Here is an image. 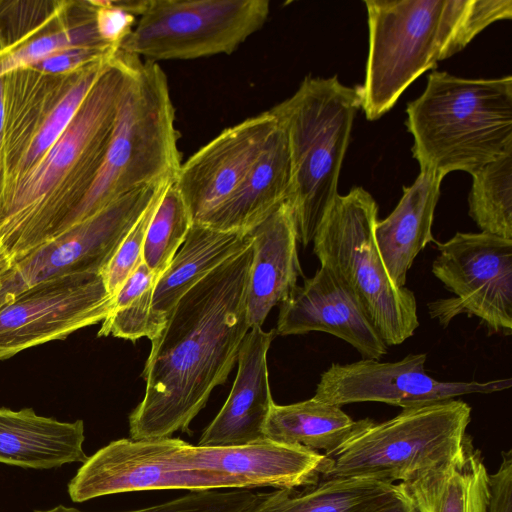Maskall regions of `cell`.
Wrapping results in <instances>:
<instances>
[{
  "label": "cell",
  "mask_w": 512,
  "mask_h": 512,
  "mask_svg": "<svg viewBox=\"0 0 512 512\" xmlns=\"http://www.w3.org/2000/svg\"><path fill=\"white\" fill-rule=\"evenodd\" d=\"M471 411L466 402L451 399L403 409L380 423L358 420L340 445L323 453L320 479L410 481L457 453L468 435Z\"/></svg>",
  "instance_id": "cell-7"
},
{
  "label": "cell",
  "mask_w": 512,
  "mask_h": 512,
  "mask_svg": "<svg viewBox=\"0 0 512 512\" xmlns=\"http://www.w3.org/2000/svg\"><path fill=\"white\" fill-rule=\"evenodd\" d=\"M171 181L165 182L158 188L145 211L130 229L108 264L102 270L101 276L110 296L113 297L117 293L125 280L143 261V246L147 228L166 186Z\"/></svg>",
  "instance_id": "cell-32"
},
{
  "label": "cell",
  "mask_w": 512,
  "mask_h": 512,
  "mask_svg": "<svg viewBox=\"0 0 512 512\" xmlns=\"http://www.w3.org/2000/svg\"><path fill=\"white\" fill-rule=\"evenodd\" d=\"M275 330L282 336L325 332L349 343L362 359L379 361L387 354L388 346L358 297L322 265L280 303Z\"/></svg>",
  "instance_id": "cell-16"
},
{
  "label": "cell",
  "mask_w": 512,
  "mask_h": 512,
  "mask_svg": "<svg viewBox=\"0 0 512 512\" xmlns=\"http://www.w3.org/2000/svg\"><path fill=\"white\" fill-rule=\"evenodd\" d=\"M253 260L247 312L250 327H262L271 309L283 302L302 275L298 231L291 205L283 202L250 232Z\"/></svg>",
  "instance_id": "cell-18"
},
{
  "label": "cell",
  "mask_w": 512,
  "mask_h": 512,
  "mask_svg": "<svg viewBox=\"0 0 512 512\" xmlns=\"http://www.w3.org/2000/svg\"><path fill=\"white\" fill-rule=\"evenodd\" d=\"M433 275L454 297L428 304L431 318L446 327L466 314L490 332H512V239L484 232H457L437 243Z\"/></svg>",
  "instance_id": "cell-10"
},
{
  "label": "cell",
  "mask_w": 512,
  "mask_h": 512,
  "mask_svg": "<svg viewBox=\"0 0 512 512\" xmlns=\"http://www.w3.org/2000/svg\"><path fill=\"white\" fill-rule=\"evenodd\" d=\"M165 182L132 191L16 261L0 281V309L39 283L72 274H101Z\"/></svg>",
  "instance_id": "cell-11"
},
{
  "label": "cell",
  "mask_w": 512,
  "mask_h": 512,
  "mask_svg": "<svg viewBox=\"0 0 512 512\" xmlns=\"http://www.w3.org/2000/svg\"><path fill=\"white\" fill-rule=\"evenodd\" d=\"M114 55L83 67L76 81L51 110L23 154L18 166L19 172H25L40 160L64 133Z\"/></svg>",
  "instance_id": "cell-29"
},
{
  "label": "cell",
  "mask_w": 512,
  "mask_h": 512,
  "mask_svg": "<svg viewBox=\"0 0 512 512\" xmlns=\"http://www.w3.org/2000/svg\"><path fill=\"white\" fill-rule=\"evenodd\" d=\"M424 353L409 354L395 362L361 359L333 363L325 370L312 398L343 406L381 402L403 409L429 405L468 394H489L509 389L511 378L479 381H441L426 373Z\"/></svg>",
  "instance_id": "cell-13"
},
{
  "label": "cell",
  "mask_w": 512,
  "mask_h": 512,
  "mask_svg": "<svg viewBox=\"0 0 512 512\" xmlns=\"http://www.w3.org/2000/svg\"><path fill=\"white\" fill-rule=\"evenodd\" d=\"M488 475L481 452L467 435L450 460L398 484L421 512H486Z\"/></svg>",
  "instance_id": "cell-23"
},
{
  "label": "cell",
  "mask_w": 512,
  "mask_h": 512,
  "mask_svg": "<svg viewBox=\"0 0 512 512\" xmlns=\"http://www.w3.org/2000/svg\"><path fill=\"white\" fill-rule=\"evenodd\" d=\"M222 488L239 489L229 478L180 469L173 457L172 437L157 440L123 438L89 456L69 482L68 493L72 501L84 502L125 492Z\"/></svg>",
  "instance_id": "cell-14"
},
{
  "label": "cell",
  "mask_w": 512,
  "mask_h": 512,
  "mask_svg": "<svg viewBox=\"0 0 512 512\" xmlns=\"http://www.w3.org/2000/svg\"><path fill=\"white\" fill-rule=\"evenodd\" d=\"M444 177L420 171L414 183L403 187L395 209L377 221L374 235L378 250L393 282L404 287L417 255L432 241L435 208Z\"/></svg>",
  "instance_id": "cell-21"
},
{
  "label": "cell",
  "mask_w": 512,
  "mask_h": 512,
  "mask_svg": "<svg viewBox=\"0 0 512 512\" xmlns=\"http://www.w3.org/2000/svg\"><path fill=\"white\" fill-rule=\"evenodd\" d=\"M112 299L100 273L62 276L19 293L0 309V360L103 321Z\"/></svg>",
  "instance_id": "cell-12"
},
{
  "label": "cell",
  "mask_w": 512,
  "mask_h": 512,
  "mask_svg": "<svg viewBox=\"0 0 512 512\" xmlns=\"http://www.w3.org/2000/svg\"><path fill=\"white\" fill-rule=\"evenodd\" d=\"M377 216L364 188L338 194L315 232L313 253L355 293L385 344L399 345L419 327L417 302L386 269L374 235Z\"/></svg>",
  "instance_id": "cell-8"
},
{
  "label": "cell",
  "mask_w": 512,
  "mask_h": 512,
  "mask_svg": "<svg viewBox=\"0 0 512 512\" xmlns=\"http://www.w3.org/2000/svg\"><path fill=\"white\" fill-rule=\"evenodd\" d=\"M193 224L175 180L166 186L146 231L143 262L159 277L168 268Z\"/></svg>",
  "instance_id": "cell-28"
},
{
  "label": "cell",
  "mask_w": 512,
  "mask_h": 512,
  "mask_svg": "<svg viewBox=\"0 0 512 512\" xmlns=\"http://www.w3.org/2000/svg\"><path fill=\"white\" fill-rule=\"evenodd\" d=\"M291 175L288 137L278 122L239 187L199 223L219 230L249 233L288 200Z\"/></svg>",
  "instance_id": "cell-19"
},
{
  "label": "cell",
  "mask_w": 512,
  "mask_h": 512,
  "mask_svg": "<svg viewBox=\"0 0 512 512\" xmlns=\"http://www.w3.org/2000/svg\"><path fill=\"white\" fill-rule=\"evenodd\" d=\"M158 279L142 261L113 296L111 311L102 321L97 336L112 335L132 341L156 338L159 331L152 319L151 303Z\"/></svg>",
  "instance_id": "cell-27"
},
{
  "label": "cell",
  "mask_w": 512,
  "mask_h": 512,
  "mask_svg": "<svg viewBox=\"0 0 512 512\" xmlns=\"http://www.w3.org/2000/svg\"><path fill=\"white\" fill-rule=\"evenodd\" d=\"M14 262L0 243V281L11 271Z\"/></svg>",
  "instance_id": "cell-36"
},
{
  "label": "cell",
  "mask_w": 512,
  "mask_h": 512,
  "mask_svg": "<svg viewBox=\"0 0 512 512\" xmlns=\"http://www.w3.org/2000/svg\"><path fill=\"white\" fill-rule=\"evenodd\" d=\"M94 20L99 38L109 47L119 50L139 16L141 1H95Z\"/></svg>",
  "instance_id": "cell-33"
},
{
  "label": "cell",
  "mask_w": 512,
  "mask_h": 512,
  "mask_svg": "<svg viewBox=\"0 0 512 512\" xmlns=\"http://www.w3.org/2000/svg\"><path fill=\"white\" fill-rule=\"evenodd\" d=\"M276 330L252 327L238 353V370L230 394L203 431L199 446H240L265 439L272 399L267 353Z\"/></svg>",
  "instance_id": "cell-17"
},
{
  "label": "cell",
  "mask_w": 512,
  "mask_h": 512,
  "mask_svg": "<svg viewBox=\"0 0 512 512\" xmlns=\"http://www.w3.org/2000/svg\"><path fill=\"white\" fill-rule=\"evenodd\" d=\"M178 139L166 74L133 55L105 153L65 231L136 189L175 180L182 164Z\"/></svg>",
  "instance_id": "cell-5"
},
{
  "label": "cell",
  "mask_w": 512,
  "mask_h": 512,
  "mask_svg": "<svg viewBox=\"0 0 512 512\" xmlns=\"http://www.w3.org/2000/svg\"><path fill=\"white\" fill-rule=\"evenodd\" d=\"M498 470L488 475L486 512H512V450L501 452Z\"/></svg>",
  "instance_id": "cell-34"
},
{
  "label": "cell",
  "mask_w": 512,
  "mask_h": 512,
  "mask_svg": "<svg viewBox=\"0 0 512 512\" xmlns=\"http://www.w3.org/2000/svg\"><path fill=\"white\" fill-rule=\"evenodd\" d=\"M252 489L191 491L174 500L127 512H243L259 497ZM34 512H82L76 508L58 505Z\"/></svg>",
  "instance_id": "cell-31"
},
{
  "label": "cell",
  "mask_w": 512,
  "mask_h": 512,
  "mask_svg": "<svg viewBox=\"0 0 512 512\" xmlns=\"http://www.w3.org/2000/svg\"><path fill=\"white\" fill-rule=\"evenodd\" d=\"M252 244L191 288L175 305L151 351L145 394L129 415L133 440L187 432L213 389L223 384L248 331Z\"/></svg>",
  "instance_id": "cell-1"
},
{
  "label": "cell",
  "mask_w": 512,
  "mask_h": 512,
  "mask_svg": "<svg viewBox=\"0 0 512 512\" xmlns=\"http://www.w3.org/2000/svg\"><path fill=\"white\" fill-rule=\"evenodd\" d=\"M270 110L224 129L181 164L175 185L193 223L203 221L239 187L277 127Z\"/></svg>",
  "instance_id": "cell-15"
},
{
  "label": "cell",
  "mask_w": 512,
  "mask_h": 512,
  "mask_svg": "<svg viewBox=\"0 0 512 512\" xmlns=\"http://www.w3.org/2000/svg\"><path fill=\"white\" fill-rule=\"evenodd\" d=\"M369 51L361 107L378 120L406 88L463 50L490 24L512 18L511 0H366Z\"/></svg>",
  "instance_id": "cell-2"
},
{
  "label": "cell",
  "mask_w": 512,
  "mask_h": 512,
  "mask_svg": "<svg viewBox=\"0 0 512 512\" xmlns=\"http://www.w3.org/2000/svg\"><path fill=\"white\" fill-rule=\"evenodd\" d=\"M269 13L267 0H146L119 50L152 62L229 55Z\"/></svg>",
  "instance_id": "cell-9"
},
{
  "label": "cell",
  "mask_w": 512,
  "mask_h": 512,
  "mask_svg": "<svg viewBox=\"0 0 512 512\" xmlns=\"http://www.w3.org/2000/svg\"><path fill=\"white\" fill-rule=\"evenodd\" d=\"M406 113L420 171L472 175L512 150L511 76L467 79L433 71Z\"/></svg>",
  "instance_id": "cell-4"
},
{
  "label": "cell",
  "mask_w": 512,
  "mask_h": 512,
  "mask_svg": "<svg viewBox=\"0 0 512 512\" xmlns=\"http://www.w3.org/2000/svg\"><path fill=\"white\" fill-rule=\"evenodd\" d=\"M3 115H4V105H3V99H2V89L0 84V130L2 129L3 125Z\"/></svg>",
  "instance_id": "cell-37"
},
{
  "label": "cell",
  "mask_w": 512,
  "mask_h": 512,
  "mask_svg": "<svg viewBox=\"0 0 512 512\" xmlns=\"http://www.w3.org/2000/svg\"><path fill=\"white\" fill-rule=\"evenodd\" d=\"M260 493L243 512H369L397 490L373 478L319 479L312 485Z\"/></svg>",
  "instance_id": "cell-24"
},
{
  "label": "cell",
  "mask_w": 512,
  "mask_h": 512,
  "mask_svg": "<svg viewBox=\"0 0 512 512\" xmlns=\"http://www.w3.org/2000/svg\"><path fill=\"white\" fill-rule=\"evenodd\" d=\"M369 512H421L415 502L397 484L391 496L372 508Z\"/></svg>",
  "instance_id": "cell-35"
},
{
  "label": "cell",
  "mask_w": 512,
  "mask_h": 512,
  "mask_svg": "<svg viewBox=\"0 0 512 512\" xmlns=\"http://www.w3.org/2000/svg\"><path fill=\"white\" fill-rule=\"evenodd\" d=\"M132 61L133 55L116 52L68 128L0 204V243L14 263L56 237V187L64 176L75 172L83 192L91 181L111 136Z\"/></svg>",
  "instance_id": "cell-3"
},
{
  "label": "cell",
  "mask_w": 512,
  "mask_h": 512,
  "mask_svg": "<svg viewBox=\"0 0 512 512\" xmlns=\"http://www.w3.org/2000/svg\"><path fill=\"white\" fill-rule=\"evenodd\" d=\"M84 423L40 416L32 408H0V463L51 469L84 463Z\"/></svg>",
  "instance_id": "cell-20"
},
{
  "label": "cell",
  "mask_w": 512,
  "mask_h": 512,
  "mask_svg": "<svg viewBox=\"0 0 512 512\" xmlns=\"http://www.w3.org/2000/svg\"><path fill=\"white\" fill-rule=\"evenodd\" d=\"M357 421L341 407L310 398L270 409L264 426L265 439L330 452L354 430ZM323 454V453H322Z\"/></svg>",
  "instance_id": "cell-25"
},
{
  "label": "cell",
  "mask_w": 512,
  "mask_h": 512,
  "mask_svg": "<svg viewBox=\"0 0 512 512\" xmlns=\"http://www.w3.org/2000/svg\"><path fill=\"white\" fill-rule=\"evenodd\" d=\"M362 104L360 86L306 76L296 92L270 111L284 127L291 158L292 207L299 242L307 246L338 195V179L353 121Z\"/></svg>",
  "instance_id": "cell-6"
},
{
  "label": "cell",
  "mask_w": 512,
  "mask_h": 512,
  "mask_svg": "<svg viewBox=\"0 0 512 512\" xmlns=\"http://www.w3.org/2000/svg\"><path fill=\"white\" fill-rule=\"evenodd\" d=\"M252 244L247 232L219 230L193 223L168 268L156 282L151 313L160 332L177 302L198 282Z\"/></svg>",
  "instance_id": "cell-22"
},
{
  "label": "cell",
  "mask_w": 512,
  "mask_h": 512,
  "mask_svg": "<svg viewBox=\"0 0 512 512\" xmlns=\"http://www.w3.org/2000/svg\"><path fill=\"white\" fill-rule=\"evenodd\" d=\"M468 203L481 232L512 239V150L472 174Z\"/></svg>",
  "instance_id": "cell-26"
},
{
  "label": "cell",
  "mask_w": 512,
  "mask_h": 512,
  "mask_svg": "<svg viewBox=\"0 0 512 512\" xmlns=\"http://www.w3.org/2000/svg\"><path fill=\"white\" fill-rule=\"evenodd\" d=\"M75 47H91L112 52L118 51L101 41L93 18L82 25L41 36L1 57L0 79L7 73L20 68L35 66L56 52Z\"/></svg>",
  "instance_id": "cell-30"
}]
</instances>
